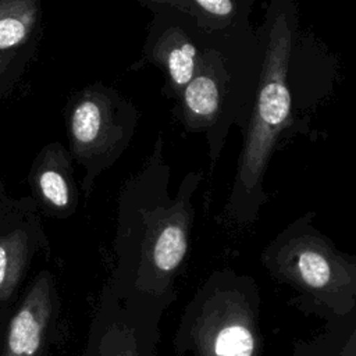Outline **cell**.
<instances>
[{
    "instance_id": "cell-15",
    "label": "cell",
    "mask_w": 356,
    "mask_h": 356,
    "mask_svg": "<svg viewBox=\"0 0 356 356\" xmlns=\"http://www.w3.org/2000/svg\"><path fill=\"white\" fill-rule=\"evenodd\" d=\"M1 67H3V63H1V58H0V70H1Z\"/></svg>"
},
{
    "instance_id": "cell-5",
    "label": "cell",
    "mask_w": 356,
    "mask_h": 356,
    "mask_svg": "<svg viewBox=\"0 0 356 356\" xmlns=\"http://www.w3.org/2000/svg\"><path fill=\"white\" fill-rule=\"evenodd\" d=\"M199 172H191L181 182L177 197L153 211L152 229L146 241L149 282L157 293L167 291L175 273L181 268L188 253L189 234L193 225L192 195L200 182Z\"/></svg>"
},
{
    "instance_id": "cell-7",
    "label": "cell",
    "mask_w": 356,
    "mask_h": 356,
    "mask_svg": "<svg viewBox=\"0 0 356 356\" xmlns=\"http://www.w3.org/2000/svg\"><path fill=\"white\" fill-rule=\"evenodd\" d=\"M50 314V284L40 275L10 320L3 356H40Z\"/></svg>"
},
{
    "instance_id": "cell-13",
    "label": "cell",
    "mask_w": 356,
    "mask_h": 356,
    "mask_svg": "<svg viewBox=\"0 0 356 356\" xmlns=\"http://www.w3.org/2000/svg\"><path fill=\"white\" fill-rule=\"evenodd\" d=\"M107 356H138V348L132 334L125 332L118 335V338L114 339L113 345H110Z\"/></svg>"
},
{
    "instance_id": "cell-12",
    "label": "cell",
    "mask_w": 356,
    "mask_h": 356,
    "mask_svg": "<svg viewBox=\"0 0 356 356\" xmlns=\"http://www.w3.org/2000/svg\"><path fill=\"white\" fill-rule=\"evenodd\" d=\"M38 185L42 196L56 209H64L70 202V188L64 175L54 170L46 168L39 174Z\"/></svg>"
},
{
    "instance_id": "cell-2",
    "label": "cell",
    "mask_w": 356,
    "mask_h": 356,
    "mask_svg": "<svg viewBox=\"0 0 356 356\" xmlns=\"http://www.w3.org/2000/svg\"><path fill=\"white\" fill-rule=\"evenodd\" d=\"M196 36L202 44L199 64L177 110L186 131L206 136L213 170L229 129L241 125L245 131L248 125L261 71L263 39L260 32L218 40Z\"/></svg>"
},
{
    "instance_id": "cell-14",
    "label": "cell",
    "mask_w": 356,
    "mask_h": 356,
    "mask_svg": "<svg viewBox=\"0 0 356 356\" xmlns=\"http://www.w3.org/2000/svg\"><path fill=\"white\" fill-rule=\"evenodd\" d=\"M339 356H356V328L350 332V335L343 342Z\"/></svg>"
},
{
    "instance_id": "cell-9",
    "label": "cell",
    "mask_w": 356,
    "mask_h": 356,
    "mask_svg": "<svg viewBox=\"0 0 356 356\" xmlns=\"http://www.w3.org/2000/svg\"><path fill=\"white\" fill-rule=\"evenodd\" d=\"M38 7L29 0L0 1V51L21 46L36 22Z\"/></svg>"
},
{
    "instance_id": "cell-1",
    "label": "cell",
    "mask_w": 356,
    "mask_h": 356,
    "mask_svg": "<svg viewBox=\"0 0 356 356\" xmlns=\"http://www.w3.org/2000/svg\"><path fill=\"white\" fill-rule=\"evenodd\" d=\"M296 31V10L291 1L268 4L260 31L263 61L250 117L245 128L236 174L224 213L239 225L253 224L267 202L264 175L278 136L289 124L292 96L289 61Z\"/></svg>"
},
{
    "instance_id": "cell-3",
    "label": "cell",
    "mask_w": 356,
    "mask_h": 356,
    "mask_svg": "<svg viewBox=\"0 0 356 356\" xmlns=\"http://www.w3.org/2000/svg\"><path fill=\"white\" fill-rule=\"evenodd\" d=\"M305 216L289 224L261 253V261L278 281L306 302L332 316L356 307V256L341 252Z\"/></svg>"
},
{
    "instance_id": "cell-8",
    "label": "cell",
    "mask_w": 356,
    "mask_h": 356,
    "mask_svg": "<svg viewBox=\"0 0 356 356\" xmlns=\"http://www.w3.org/2000/svg\"><path fill=\"white\" fill-rule=\"evenodd\" d=\"M186 18L189 25L206 39H228L252 32L249 0H163Z\"/></svg>"
},
{
    "instance_id": "cell-11",
    "label": "cell",
    "mask_w": 356,
    "mask_h": 356,
    "mask_svg": "<svg viewBox=\"0 0 356 356\" xmlns=\"http://www.w3.org/2000/svg\"><path fill=\"white\" fill-rule=\"evenodd\" d=\"M26 256V241L22 234H10L0 238V300L15 288L22 273Z\"/></svg>"
},
{
    "instance_id": "cell-4",
    "label": "cell",
    "mask_w": 356,
    "mask_h": 356,
    "mask_svg": "<svg viewBox=\"0 0 356 356\" xmlns=\"http://www.w3.org/2000/svg\"><path fill=\"white\" fill-rule=\"evenodd\" d=\"M259 303L252 277L216 271L182 314L179 348L195 356H261Z\"/></svg>"
},
{
    "instance_id": "cell-6",
    "label": "cell",
    "mask_w": 356,
    "mask_h": 356,
    "mask_svg": "<svg viewBox=\"0 0 356 356\" xmlns=\"http://www.w3.org/2000/svg\"><path fill=\"white\" fill-rule=\"evenodd\" d=\"M160 14L149 38V57L167 74V89L172 100L179 99L193 78L202 44L186 18L161 1L154 3Z\"/></svg>"
},
{
    "instance_id": "cell-10",
    "label": "cell",
    "mask_w": 356,
    "mask_h": 356,
    "mask_svg": "<svg viewBox=\"0 0 356 356\" xmlns=\"http://www.w3.org/2000/svg\"><path fill=\"white\" fill-rule=\"evenodd\" d=\"M106 121L107 115L99 100L88 97L76 103L70 118L74 143L83 149L96 146L104 136Z\"/></svg>"
}]
</instances>
